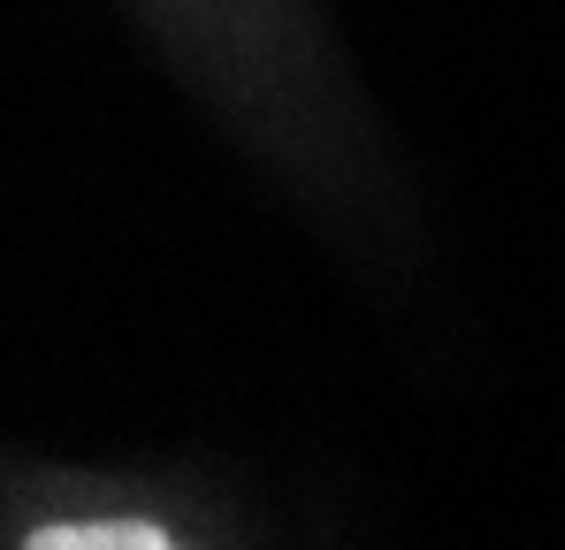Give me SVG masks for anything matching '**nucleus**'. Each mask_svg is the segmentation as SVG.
<instances>
[{
  "instance_id": "nucleus-1",
  "label": "nucleus",
  "mask_w": 565,
  "mask_h": 550,
  "mask_svg": "<svg viewBox=\"0 0 565 550\" xmlns=\"http://www.w3.org/2000/svg\"><path fill=\"white\" fill-rule=\"evenodd\" d=\"M39 550H161L169 536L153 520H99V528H39Z\"/></svg>"
}]
</instances>
